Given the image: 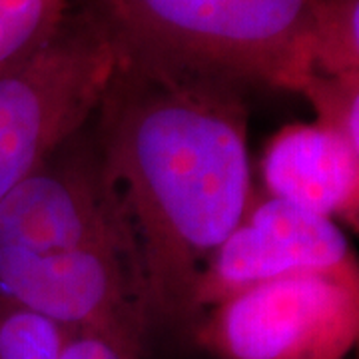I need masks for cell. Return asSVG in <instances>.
I'll list each match as a JSON object with an SVG mask.
<instances>
[{
    "label": "cell",
    "instance_id": "8992f818",
    "mask_svg": "<svg viewBox=\"0 0 359 359\" xmlns=\"http://www.w3.org/2000/svg\"><path fill=\"white\" fill-rule=\"evenodd\" d=\"M84 245H112L136 257L92 120L0 202V248L46 254Z\"/></svg>",
    "mask_w": 359,
    "mask_h": 359
},
{
    "label": "cell",
    "instance_id": "ba28073f",
    "mask_svg": "<svg viewBox=\"0 0 359 359\" xmlns=\"http://www.w3.org/2000/svg\"><path fill=\"white\" fill-rule=\"evenodd\" d=\"M266 194L323 218L359 226V150L318 122L283 126L262 156Z\"/></svg>",
    "mask_w": 359,
    "mask_h": 359
},
{
    "label": "cell",
    "instance_id": "6da1fadb",
    "mask_svg": "<svg viewBox=\"0 0 359 359\" xmlns=\"http://www.w3.org/2000/svg\"><path fill=\"white\" fill-rule=\"evenodd\" d=\"M116 40L92 128L134 240L150 339L192 341L198 280L254 196L248 90Z\"/></svg>",
    "mask_w": 359,
    "mask_h": 359
},
{
    "label": "cell",
    "instance_id": "7a4b0ae2",
    "mask_svg": "<svg viewBox=\"0 0 359 359\" xmlns=\"http://www.w3.org/2000/svg\"><path fill=\"white\" fill-rule=\"evenodd\" d=\"M126 44L172 65L302 92L313 66L316 0H102Z\"/></svg>",
    "mask_w": 359,
    "mask_h": 359
},
{
    "label": "cell",
    "instance_id": "7c38bea8",
    "mask_svg": "<svg viewBox=\"0 0 359 359\" xmlns=\"http://www.w3.org/2000/svg\"><path fill=\"white\" fill-rule=\"evenodd\" d=\"M299 94L316 110V122L339 134L359 150V74L325 76L311 74Z\"/></svg>",
    "mask_w": 359,
    "mask_h": 359
},
{
    "label": "cell",
    "instance_id": "4fadbf2b",
    "mask_svg": "<svg viewBox=\"0 0 359 359\" xmlns=\"http://www.w3.org/2000/svg\"><path fill=\"white\" fill-rule=\"evenodd\" d=\"M58 359H144V355L108 335L76 330L65 339Z\"/></svg>",
    "mask_w": 359,
    "mask_h": 359
},
{
    "label": "cell",
    "instance_id": "8fae6325",
    "mask_svg": "<svg viewBox=\"0 0 359 359\" xmlns=\"http://www.w3.org/2000/svg\"><path fill=\"white\" fill-rule=\"evenodd\" d=\"M68 334L39 313L0 304V359H58Z\"/></svg>",
    "mask_w": 359,
    "mask_h": 359
},
{
    "label": "cell",
    "instance_id": "5b68a950",
    "mask_svg": "<svg viewBox=\"0 0 359 359\" xmlns=\"http://www.w3.org/2000/svg\"><path fill=\"white\" fill-rule=\"evenodd\" d=\"M0 304L39 313L70 332L108 335L144 359L152 346L138 264L120 248L46 254L0 248Z\"/></svg>",
    "mask_w": 359,
    "mask_h": 359
},
{
    "label": "cell",
    "instance_id": "3957f363",
    "mask_svg": "<svg viewBox=\"0 0 359 359\" xmlns=\"http://www.w3.org/2000/svg\"><path fill=\"white\" fill-rule=\"evenodd\" d=\"M118 60L104 13L68 14L42 48L0 72V202L94 118Z\"/></svg>",
    "mask_w": 359,
    "mask_h": 359
},
{
    "label": "cell",
    "instance_id": "277c9868",
    "mask_svg": "<svg viewBox=\"0 0 359 359\" xmlns=\"http://www.w3.org/2000/svg\"><path fill=\"white\" fill-rule=\"evenodd\" d=\"M359 339V278L297 276L231 295L192 341L214 359H346Z\"/></svg>",
    "mask_w": 359,
    "mask_h": 359
},
{
    "label": "cell",
    "instance_id": "52a82bcc",
    "mask_svg": "<svg viewBox=\"0 0 359 359\" xmlns=\"http://www.w3.org/2000/svg\"><path fill=\"white\" fill-rule=\"evenodd\" d=\"M297 276L359 278L358 256L337 222L254 192L198 280L194 302L200 321L231 295Z\"/></svg>",
    "mask_w": 359,
    "mask_h": 359
},
{
    "label": "cell",
    "instance_id": "9c48e42d",
    "mask_svg": "<svg viewBox=\"0 0 359 359\" xmlns=\"http://www.w3.org/2000/svg\"><path fill=\"white\" fill-rule=\"evenodd\" d=\"M66 16L68 0H0V72L42 48Z\"/></svg>",
    "mask_w": 359,
    "mask_h": 359
},
{
    "label": "cell",
    "instance_id": "30bf717a",
    "mask_svg": "<svg viewBox=\"0 0 359 359\" xmlns=\"http://www.w3.org/2000/svg\"><path fill=\"white\" fill-rule=\"evenodd\" d=\"M313 66L325 76L359 74V0H316Z\"/></svg>",
    "mask_w": 359,
    "mask_h": 359
}]
</instances>
